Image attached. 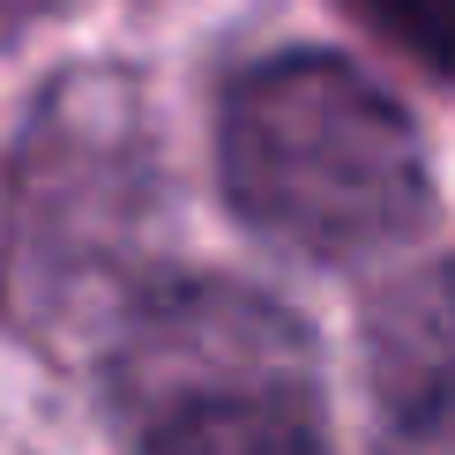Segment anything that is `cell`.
<instances>
[{
    "label": "cell",
    "mask_w": 455,
    "mask_h": 455,
    "mask_svg": "<svg viewBox=\"0 0 455 455\" xmlns=\"http://www.w3.org/2000/svg\"><path fill=\"white\" fill-rule=\"evenodd\" d=\"M217 172L246 232L329 269L403 246L433 210L411 112L336 52H276L224 90Z\"/></svg>",
    "instance_id": "cell-1"
},
{
    "label": "cell",
    "mask_w": 455,
    "mask_h": 455,
    "mask_svg": "<svg viewBox=\"0 0 455 455\" xmlns=\"http://www.w3.org/2000/svg\"><path fill=\"white\" fill-rule=\"evenodd\" d=\"M366 381L381 455H455V261L403 276L373 307Z\"/></svg>",
    "instance_id": "cell-2"
},
{
    "label": "cell",
    "mask_w": 455,
    "mask_h": 455,
    "mask_svg": "<svg viewBox=\"0 0 455 455\" xmlns=\"http://www.w3.org/2000/svg\"><path fill=\"white\" fill-rule=\"evenodd\" d=\"M135 455H336L321 426L314 366L261 381L187 388L135 411Z\"/></svg>",
    "instance_id": "cell-3"
},
{
    "label": "cell",
    "mask_w": 455,
    "mask_h": 455,
    "mask_svg": "<svg viewBox=\"0 0 455 455\" xmlns=\"http://www.w3.org/2000/svg\"><path fill=\"white\" fill-rule=\"evenodd\" d=\"M381 23L403 37V45H419L426 60L455 68V0H366Z\"/></svg>",
    "instance_id": "cell-4"
}]
</instances>
